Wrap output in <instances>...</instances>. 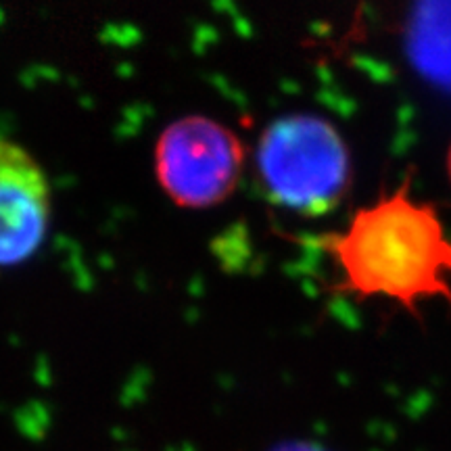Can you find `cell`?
I'll return each instance as SVG.
<instances>
[{
    "mask_svg": "<svg viewBox=\"0 0 451 451\" xmlns=\"http://www.w3.org/2000/svg\"><path fill=\"white\" fill-rule=\"evenodd\" d=\"M322 244L337 263L338 293L359 301L384 297L410 314L431 297L451 303V242L435 209L414 203L405 184L359 209Z\"/></svg>",
    "mask_w": 451,
    "mask_h": 451,
    "instance_id": "6da1fadb",
    "label": "cell"
},
{
    "mask_svg": "<svg viewBox=\"0 0 451 451\" xmlns=\"http://www.w3.org/2000/svg\"><path fill=\"white\" fill-rule=\"evenodd\" d=\"M255 159L268 197L301 216L333 211L349 188L347 144L333 123L316 115L274 119Z\"/></svg>",
    "mask_w": 451,
    "mask_h": 451,
    "instance_id": "7a4b0ae2",
    "label": "cell"
},
{
    "mask_svg": "<svg viewBox=\"0 0 451 451\" xmlns=\"http://www.w3.org/2000/svg\"><path fill=\"white\" fill-rule=\"evenodd\" d=\"M244 148L224 123L188 115L169 123L155 144V176L172 203L184 209H207L236 190Z\"/></svg>",
    "mask_w": 451,
    "mask_h": 451,
    "instance_id": "3957f363",
    "label": "cell"
},
{
    "mask_svg": "<svg viewBox=\"0 0 451 451\" xmlns=\"http://www.w3.org/2000/svg\"><path fill=\"white\" fill-rule=\"evenodd\" d=\"M50 224V184L21 144L0 138V268L29 259Z\"/></svg>",
    "mask_w": 451,
    "mask_h": 451,
    "instance_id": "277c9868",
    "label": "cell"
},
{
    "mask_svg": "<svg viewBox=\"0 0 451 451\" xmlns=\"http://www.w3.org/2000/svg\"><path fill=\"white\" fill-rule=\"evenodd\" d=\"M408 55L429 82L451 92V0H416Z\"/></svg>",
    "mask_w": 451,
    "mask_h": 451,
    "instance_id": "5b68a950",
    "label": "cell"
},
{
    "mask_svg": "<svg viewBox=\"0 0 451 451\" xmlns=\"http://www.w3.org/2000/svg\"><path fill=\"white\" fill-rule=\"evenodd\" d=\"M276 451H326V450H320V447L310 445V443H289V445H284V447H280V450H276Z\"/></svg>",
    "mask_w": 451,
    "mask_h": 451,
    "instance_id": "8992f818",
    "label": "cell"
},
{
    "mask_svg": "<svg viewBox=\"0 0 451 451\" xmlns=\"http://www.w3.org/2000/svg\"><path fill=\"white\" fill-rule=\"evenodd\" d=\"M450 176H451V151H450Z\"/></svg>",
    "mask_w": 451,
    "mask_h": 451,
    "instance_id": "52a82bcc",
    "label": "cell"
}]
</instances>
